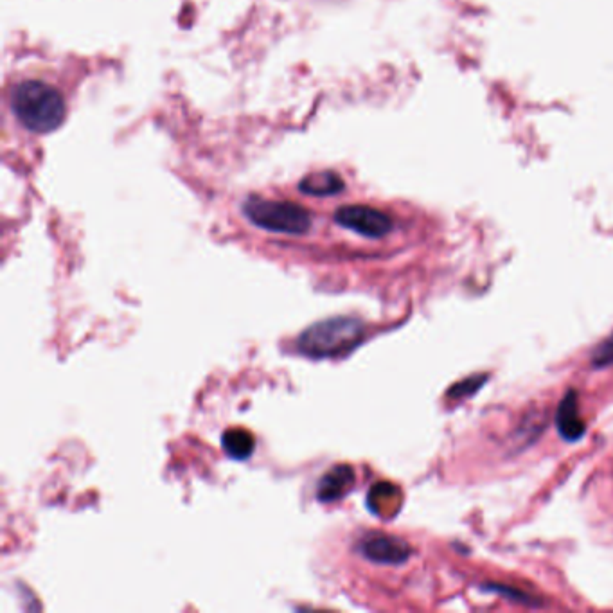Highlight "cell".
Masks as SVG:
<instances>
[{
	"instance_id": "obj_1",
	"label": "cell",
	"mask_w": 613,
	"mask_h": 613,
	"mask_svg": "<svg viewBox=\"0 0 613 613\" xmlns=\"http://www.w3.org/2000/svg\"><path fill=\"white\" fill-rule=\"evenodd\" d=\"M11 105L18 121L35 134L53 132L65 117V101L60 90L44 81L18 83L11 96Z\"/></svg>"
},
{
	"instance_id": "obj_2",
	"label": "cell",
	"mask_w": 613,
	"mask_h": 613,
	"mask_svg": "<svg viewBox=\"0 0 613 613\" xmlns=\"http://www.w3.org/2000/svg\"><path fill=\"white\" fill-rule=\"evenodd\" d=\"M365 326L355 317L320 320L299 337V349L311 358L346 355L364 338Z\"/></svg>"
},
{
	"instance_id": "obj_3",
	"label": "cell",
	"mask_w": 613,
	"mask_h": 613,
	"mask_svg": "<svg viewBox=\"0 0 613 613\" xmlns=\"http://www.w3.org/2000/svg\"><path fill=\"white\" fill-rule=\"evenodd\" d=\"M243 211L250 222L265 231L295 234V236L310 231V213L294 202L250 198L247 204L243 205Z\"/></svg>"
},
{
	"instance_id": "obj_4",
	"label": "cell",
	"mask_w": 613,
	"mask_h": 613,
	"mask_svg": "<svg viewBox=\"0 0 613 613\" xmlns=\"http://www.w3.org/2000/svg\"><path fill=\"white\" fill-rule=\"evenodd\" d=\"M335 222L371 240H380L392 231V223L389 214L382 213L369 205H346L340 207L335 213Z\"/></svg>"
},
{
	"instance_id": "obj_5",
	"label": "cell",
	"mask_w": 613,
	"mask_h": 613,
	"mask_svg": "<svg viewBox=\"0 0 613 613\" xmlns=\"http://www.w3.org/2000/svg\"><path fill=\"white\" fill-rule=\"evenodd\" d=\"M360 552L380 565H401L409 560L412 549L405 540L391 534H369L360 543Z\"/></svg>"
},
{
	"instance_id": "obj_6",
	"label": "cell",
	"mask_w": 613,
	"mask_h": 613,
	"mask_svg": "<svg viewBox=\"0 0 613 613\" xmlns=\"http://www.w3.org/2000/svg\"><path fill=\"white\" fill-rule=\"evenodd\" d=\"M355 470L349 464H338L320 479L317 498L320 502H335L346 497L355 486Z\"/></svg>"
},
{
	"instance_id": "obj_7",
	"label": "cell",
	"mask_w": 613,
	"mask_h": 613,
	"mask_svg": "<svg viewBox=\"0 0 613 613\" xmlns=\"http://www.w3.org/2000/svg\"><path fill=\"white\" fill-rule=\"evenodd\" d=\"M556 425L563 439L570 443L578 441L585 436V421L579 416L578 392L569 391L561 400L558 412H556Z\"/></svg>"
},
{
	"instance_id": "obj_8",
	"label": "cell",
	"mask_w": 613,
	"mask_h": 613,
	"mask_svg": "<svg viewBox=\"0 0 613 613\" xmlns=\"http://www.w3.org/2000/svg\"><path fill=\"white\" fill-rule=\"evenodd\" d=\"M400 502V489L389 482H378L367 495V506L378 516L394 515Z\"/></svg>"
},
{
	"instance_id": "obj_9",
	"label": "cell",
	"mask_w": 613,
	"mask_h": 613,
	"mask_svg": "<svg viewBox=\"0 0 613 613\" xmlns=\"http://www.w3.org/2000/svg\"><path fill=\"white\" fill-rule=\"evenodd\" d=\"M222 446L225 454L243 461L249 459L250 455L256 450V439L250 434L247 428H229L222 437Z\"/></svg>"
},
{
	"instance_id": "obj_10",
	"label": "cell",
	"mask_w": 613,
	"mask_h": 613,
	"mask_svg": "<svg viewBox=\"0 0 613 613\" xmlns=\"http://www.w3.org/2000/svg\"><path fill=\"white\" fill-rule=\"evenodd\" d=\"M299 187L306 195L331 196L338 195L344 189V182H342V178L338 177L337 173L322 171V173L308 175Z\"/></svg>"
},
{
	"instance_id": "obj_11",
	"label": "cell",
	"mask_w": 613,
	"mask_h": 613,
	"mask_svg": "<svg viewBox=\"0 0 613 613\" xmlns=\"http://www.w3.org/2000/svg\"><path fill=\"white\" fill-rule=\"evenodd\" d=\"M486 380H488L486 374H475V376H471V378H466V380H462V382L455 383L454 387L448 391V398H450V400H461V398L471 396V394H475V392L479 391Z\"/></svg>"
},
{
	"instance_id": "obj_12",
	"label": "cell",
	"mask_w": 613,
	"mask_h": 613,
	"mask_svg": "<svg viewBox=\"0 0 613 613\" xmlns=\"http://www.w3.org/2000/svg\"><path fill=\"white\" fill-rule=\"evenodd\" d=\"M592 365L596 369H605L608 365H613V333L594 349Z\"/></svg>"
}]
</instances>
